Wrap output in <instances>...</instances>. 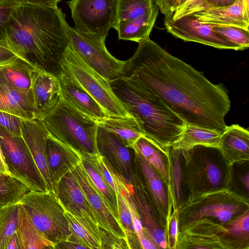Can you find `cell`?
<instances>
[{"mask_svg":"<svg viewBox=\"0 0 249 249\" xmlns=\"http://www.w3.org/2000/svg\"><path fill=\"white\" fill-rule=\"evenodd\" d=\"M16 233L21 249H55V244L36 228L20 204Z\"/></svg>","mask_w":249,"mask_h":249,"instance_id":"cell-28","label":"cell"},{"mask_svg":"<svg viewBox=\"0 0 249 249\" xmlns=\"http://www.w3.org/2000/svg\"><path fill=\"white\" fill-rule=\"evenodd\" d=\"M32 90L35 118L41 120L53 109L62 97L58 77L37 70L34 74Z\"/></svg>","mask_w":249,"mask_h":249,"instance_id":"cell-18","label":"cell"},{"mask_svg":"<svg viewBox=\"0 0 249 249\" xmlns=\"http://www.w3.org/2000/svg\"><path fill=\"white\" fill-rule=\"evenodd\" d=\"M28 191L27 186L16 178L0 175V207L18 202Z\"/></svg>","mask_w":249,"mask_h":249,"instance_id":"cell-34","label":"cell"},{"mask_svg":"<svg viewBox=\"0 0 249 249\" xmlns=\"http://www.w3.org/2000/svg\"><path fill=\"white\" fill-rule=\"evenodd\" d=\"M0 111L7 112L24 120L35 119L32 90L25 92L9 85L0 71Z\"/></svg>","mask_w":249,"mask_h":249,"instance_id":"cell-22","label":"cell"},{"mask_svg":"<svg viewBox=\"0 0 249 249\" xmlns=\"http://www.w3.org/2000/svg\"><path fill=\"white\" fill-rule=\"evenodd\" d=\"M193 0H177L174 13L179 11Z\"/></svg>","mask_w":249,"mask_h":249,"instance_id":"cell-49","label":"cell"},{"mask_svg":"<svg viewBox=\"0 0 249 249\" xmlns=\"http://www.w3.org/2000/svg\"><path fill=\"white\" fill-rule=\"evenodd\" d=\"M17 3L15 0H0V6L12 7Z\"/></svg>","mask_w":249,"mask_h":249,"instance_id":"cell-50","label":"cell"},{"mask_svg":"<svg viewBox=\"0 0 249 249\" xmlns=\"http://www.w3.org/2000/svg\"><path fill=\"white\" fill-rule=\"evenodd\" d=\"M217 148L229 165L249 160V132L237 124L227 126Z\"/></svg>","mask_w":249,"mask_h":249,"instance_id":"cell-21","label":"cell"},{"mask_svg":"<svg viewBox=\"0 0 249 249\" xmlns=\"http://www.w3.org/2000/svg\"><path fill=\"white\" fill-rule=\"evenodd\" d=\"M109 83L130 114L142 122L145 137L164 150L179 138L185 123L156 93L127 76Z\"/></svg>","mask_w":249,"mask_h":249,"instance_id":"cell-3","label":"cell"},{"mask_svg":"<svg viewBox=\"0 0 249 249\" xmlns=\"http://www.w3.org/2000/svg\"><path fill=\"white\" fill-rule=\"evenodd\" d=\"M69 25L56 6L17 3L6 24L8 47L36 69L58 76L69 46Z\"/></svg>","mask_w":249,"mask_h":249,"instance_id":"cell-2","label":"cell"},{"mask_svg":"<svg viewBox=\"0 0 249 249\" xmlns=\"http://www.w3.org/2000/svg\"><path fill=\"white\" fill-rule=\"evenodd\" d=\"M37 70L20 58L0 66V71L7 82L13 88L25 92L32 90L34 74Z\"/></svg>","mask_w":249,"mask_h":249,"instance_id":"cell-31","label":"cell"},{"mask_svg":"<svg viewBox=\"0 0 249 249\" xmlns=\"http://www.w3.org/2000/svg\"><path fill=\"white\" fill-rule=\"evenodd\" d=\"M55 249H77L86 248L84 246L79 244L70 241L66 240L56 244Z\"/></svg>","mask_w":249,"mask_h":249,"instance_id":"cell-46","label":"cell"},{"mask_svg":"<svg viewBox=\"0 0 249 249\" xmlns=\"http://www.w3.org/2000/svg\"><path fill=\"white\" fill-rule=\"evenodd\" d=\"M167 149H163L152 140L143 136L138 140L133 150L139 154L153 167L167 185L170 195L173 199Z\"/></svg>","mask_w":249,"mask_h":249,"instance_id":"cell-25","label":"cell"},{"mask_svg":"<svg viewBox=\"0 0 249 249\" xmlns=\"http://www.w3.org/2000/svg\"><path fill=\"white\" fill-rule=\"evenodd\" d=\"M12 7L0 6V45L8 48L6 28Z\"/></svg>","mask_w":249,"mask_h":249,"instance_id":"cell-42","label":"cell"},{"mask_svg":"<svg viewBox=\"0 0 249 249\" xmlns=\"http://www.w3.org/2000/svg\"><path fill=\"white\" fill-rule=\"evenodd\" d=\"M18 202L0 208V249H6L7 242L16 232Z\"/></svg>","mask_w":249,"mask_h":249,"instance_id":"cell-35","label":"cell"},{"mask_svg":"<svg viewBox=\"0 0 249 249\" xmlns=\"http://www.w3.org/2000/svg\"><path fill=\"white\" fill-rule=\"evenodd\" d=\"M167 31L185 41H192L219 49L239 50L238 47L219 36L213 30V24L199 21L193 15L174 20L164 19Z\"/></svg>","mask_w":249,"mask_h":249,"instance_id":"cell-13","label":"cell"},{"mask_svg":"<svg viewBox=\"0 0 249 249\" xmlns=\"http://www.w3.org/2000/svg\"><path fill=\"white\" fill-rule=\"evenodd\" d=\"M119 0H70L74 28L81 32L107 37L117 21Z\"/></svg>","mask_w":249,"mask_h":249,"instance_id":"cell-11","label":"cell"},{"mask_svg":"<svg viewBox=\"0 0 249 249\" xmlns=\"http://www.w3.org/2000/svg\"><path fill=\"white\" fill-rule=\"evenodd\" d=\"M236 0H194L179 11L173 14L172 19L174 20L184 16L208 8H221L231 6Z\"/></svg>","mask_w":249,"mask_h":249,"instance_id":"cell-39","label":"cell"},{"mask_svg":"<svg viewBox=\"0 0 249 249\" xmlns=\"http://www.w3.org/2000/svg\"><path fill=\"white\" fill-rule=\"evenodd\" d=\"M225 226L230 249H249V210Z\"/></svg>","mask_w":249,"mask_h":249,"instance_id":"cell-32","label":"cell"},{"mask_svg":"<svg viewBox=\"0 0 249 249\" xmlns=\"http://www.w3.org/2000/svg\"><path fill=\"white\" fill-rule=\"evenodd\" d=\"M0 175H11L0 147Z\"/></svg>","mask_w":249,"mask_h":249,"instance_id":"cell-48","label":"cell"},{"mask_svg":"<svg viewBox=\"0 0 249 249\" xmlns=\"http://www.w3.org/2000/svg\"><path fill=\"white\" fill-rule=\"evenodd\" d=\"M56 196L66 211L73 215L102 246L101 228L71 172L58 182Z\"/></svg>","mask_w":249,"mask_h":249,"instance_id":"cell-12","label":"cell"},{"mask_svg":"<svg viewBox=\"0 0 249 249\" xmlns=\"http://www.w3.org/2000/svg\"><path fill=\"white\" fill-rule=\"evenodd\" d=\"M65 214L71 232L67 240L81 245L86 249H102L99 242L73 215L66 211Z\"/></svg>","mask_w":249,"mask_h":249,"instance_id":"cell-36","label":"cell"},{"mask_svg":"<svg viewBox=\"0 0 249 249\" xmlns=\"http://www.w3.org/2000/svg\"><path fill=\"white\" fill-rule=\"evenodd\" d=\"M135 162L144 183V189L164 229L174 209L167 185L153 167L134 151Z\"/></svg>","mask_w":249,"mask_h":249,"instance_id":"cell-14","label":"cell"},{"mask_svg":"<svg viewBox=\"0 0 249 249\" xmlns=\"http://www.w3.org/2000/svg\"><path fill=\"white\" fill-rule=\"evenodd\" d=\"M58 78L62 97L70 105L97 121L108 117L99 104L73 78L62 71Z\"/></svg>","mask_w":249,"mask_h":249,"instance_id":"cell-20","label":"cell"},{"mask_svg":"<svg viewBox=\"0 0 249 249\" xmlns=\"http://www.w3.org/2000/svg\"><path fill=\"white\" fill-rule=\"evenodd\" d=\"M99 124L115 135L126 147L133 149L138 140L145 136L142 122L133 116L129 117H107Z\"/></svg>","mask_w":249,"mask_h":249,"instance_id":"cell-24","label":"cell"},{"mask_svg":"<svg viewBox=\"0 0 249 249\" xmlns=\"http://www.w3.org/2000/svg\"><path fill=\"white\" fill-rule=\"evenodd\" d=\"M18 3H27L47 6H56L60 0H15Z\"/></svg>","mask_w":249,"mask_h":249,"instance_id":"cell-45","label":"cell"},{"mask_svg":"<svg viewBox=\"0 0 249 249\" xmlns=\"http://www.w3.org/2000/svg\"><path fill=\"white\" fill-rule=\"evenodd\" d=\"M6 249H21L19 239L16 232L9 239Z\"/></svg>","mask_w":249,"mask_h":249,"instance_id":"cell-47","label":"cell"},{"mask_svg":"<svg viewBox=\"0 0 249 249\" xmlns=\"http://www.w3.org/2000/svg\"><path fill=\"white\" fill-rule=\"evenodd\" d=\"M23 120L13 114L0 111V125L13 135L21 136Z\"/></svg>","mask_w":249,"mask_h":249,"instance_id":"cell-40","label":"cell"},{"mask_svg":"<svg viewBox=\"0 0 249 249\" xmlns=\"http://www.w3.org/2000/svg\"><path fill=\"white\" fill-rule=\"evenodd\" d=\"M41 121L53 136L81 155L98 153V121L74 108L62 97Z\"/></svg>","mask_w":249,"mask_h":249,"instance_id":"cell-6","label":"cell"},{"mask_svg":"<svg viewBox=\"0 0 249 249\" xmlns=\"http://www.w3.org/2000/svg\"><path fill=\"white\" fill-rule=\"evenodd\" d=\"M178 210H174L164 229L167 249H176L178 236Z\"/></svg>","mask_w":249,"mask_h":249,"instance_id":"cell-41","label":"cell"},{"mask_svg":"<svg viewBox=\"0 0 249 249\" xmlns=\"http://www.w3.org/2000/svg\"><path fill=\"white\" fill-rule=\"evenodd\" d=\"M159 8L154 3L152 8L142 16L130 20L117 23L113 28L119 39L140 42L149 35L155 24Z\"/></svg>","mask_w":249,"mask_h":249,"instance_id":"cell-26","label":"cell"},{"mask_svg":"<svg viewBox=\"0 0 249 249\" xmlns=\"http://www.w3.org/2000/svg\"><path fill=\"white\" fill-rule=\"evenodd\" d=\"M18 202L36 228L55 245L68 240L71 232L65 210L54 194L28 191Z\"/></svg>","mask_w":249,"mask_h":249,"instance_id":"cell-8","label":"cell"},{"mask_svg":"<svg viewBox=\"0 0 249 249\" xmlns=\"http://www.w3.org/2000/svg\"><path fill=\"white\" fill-rule=\"evenodd\" d=\"M213 30L220 37L235 45L239 50L249 47V30L245 28L229 25H215Z\"/></svg>","mask_w":249,"mask_h":249,"instance_id":"cell-38","label":"cell"},{"mask_svg":"<svg viewBox=\"0 0 249 249\" xmlns=\"http://www.w3.org/2000/svg\"><path fill=\"white\" fill-rule=\"evenodd\" d=\"M69 46L85 62L108 80L123 76L125 61L116 58L105 45L106 37L84 33L70 26Z\"/></svg>","mask_w":249,"mask_h":249,"instance_id":"cell-9","label":"cell"},{"mask_svg":"<svg viewBox=\"0 0 249 249\" xmlns=\"http://www.w3.org/2000/svg\"><path fill=\"white\" fill-rule=\"evenodd\" d=\"M223 132L185 124L179 138L171 147L188 150L196 145L217 147Z\"/></svg>","mask_w":249,"mask_h":249,"instance_id":"cell-29","label":"cell"},{"mask_svg":"<svg viewBox=\"0 0 249 249\" xmlns=\"http://www.w3.org/2000/svg\"><path fill=\"white\" fill-rule=\"evenodd\" d=\"M181 150L188 196L229 189L232 165L217 147L196 145Z\"/></svg>","mask_w":249,"mask_h":249,"instance_id":"cell-4","label":"cell"},{"mask_svg":"<svg viewBox=\"0 0 249 249\" xmlns=\"http://www.w3.org/2000/svg\"><path fill=\"white\" fill-rule=\"evenodd\" d=\"M248 210L249 198L229 189L190 194L178 209V231L204 218L225 225Z\"/></svg>","mask_w":249,"mask_h":249,"instance_id":"cell-5","label":"cell"},{"mask_svg":"<svg viewBox=\"0 0 249 249\" xmlns=\"http://www.w3.org/2000/svg\"><path fill=\"white\" fill-rule=\"evenodd\" d=\"M190 15H194L201 22L235 26L249 30V12L245 8L243 0H236L228 7L206 8Z\"/></svg>","mask_w":249,"mask_h":249,"instance_id":"cell-23","label":"cell"},{"mask_svg":"<svg viewBox=\"0 0 249 249\" xmlns=\"http://www.w3.org/2000/svg\"><path fill=\"white\" fill-rule=\"evenodd\" d=\"M167 150L174 207L178 210L188 196L184 179L183 159L181 149H174L170 146Z\"/></svg>","mask_w":249,"mask_h":249,"instance_id":"cell-30","label":"cell"},{"mask_svg":"<svg viewBox=\"0 0 249 249\" xmlns=\"http://www.w3.org/2000/svg\"><path fill=\"white\" fill-rule=\"evenodd\" d=\"M61 68L62 71L73 78L99 104L107 116H132L113 91L109 81L81 59L69 45L64 53Z\"/></svg>","mask_w":249,"mask_h":249,"instance_id":"cell-7","label":"cell"},{"mask_svg":"<svg viewBox=\"0 0 249 249\" xmlns=\"http://www.w3.org/2000/svg\"></svg>","mask_w":249,"mask_h":249,"instance_id":"cell-51","label":"cell"},{"mask_svg":"<svg viewBox=\"0 0 249 249\" xmlns=\"http://www.w3.org/2000/svg\"><path fill=\"white\" fill-rule=\"evenodd\" d=\"M117 192L119 220L124 232L128 249L141 248L138 238L134 231L131 213L127 200V194Z\"/></svg>","mask_w":249,"mask_h":249,"instance_id":"cell-33","label":"cell"},{"mask_svg":"<svg viewBox=\"0 0 249 249\" xmlns=\"http://www.w3.org/2000/svg\"><path fill=\"white\" fill-rule=\"evenodd\" d=\"M71 172L86 197L100 227L126 242L121 225L110 211L97 191L86 172L82 161Z\"/></svg>","mask_w":249,"mask_h":249,"instance_id":"cell-15","label":"cell"},{"mask_svg":"<svg viewBox=\"0 0 249 249\" xmlns=\"http://www.w3.org/2000/svg\"><path fill=\"white\" fill-rule=\"evenodd\" d=\"M46 154L49 171L57 194L58 182L82 161L81 155L50 133L46 141Z\"/></svg>","mask_w":249,"mask_h":249,"instance_id":"cell-19","label":"cell"},{"mask_svg":"<svg viewBox=\"0 0 249 249\" xmlns=\"http://www.w3.org/2000/svg\"><path fill=\"white\" fill-rule=\"evenodd\" d=\"M0 147L12 176L26 185L29 191H48L22 136L13 135L0 125Z\"/></svg>","mask_w":249,"mask_h":249,"instance_id":"cell-10","label":"cell"},{"mask_svg":"<svg viewBox=\"0 0 249 249\" xmlns=\"http://www.w3.org/2000/svg\"><path fill=\"white\" fill-rule=\"evenodd\" d=\"M98 153L109 163L114 170L127 183L133 177L131 151L113 134L99 124L96 135Z\"/></svg>","mask_w":249,"mask_h":249,"instance_id":"cell-17","label":"cell"},{"mask_svg":"<svg viewBox=\"0 0 249 249\" xmlns=\"http://www.w3.org/2000/svg\"><path fill=\"white\" fill-rule=\"evenodd\" d=\"M19 58L10 49L0 45V66L13 62Z\"/></svg>","mask_w":249,"mask_h":249,"instance_id":"cell-44","label":"cell"},{"mask_svg":"<svg viewBox=\"0 0 249 249\" xmlns=\"http://www.w3.org/2000/svg\"><path fill=\"white\" fill-rule=\"evenodd\" d=\"M154 4L153 0H119L117 23L138 18L152 8Z\"/></svg>","mask_w":249,"mask_h":249,"instance_id":"cell-37","label":"cell"},{"mask_svg":"<svg viewBox=\"0 0 249 249\" xmlns=\"http://www.w3.org/2000/svg\"><path fill=\"white\" fill-rule=\"evenodd\" d=\"M153 1L164 15V19L172 18L177 0H153Z\"/></svg>","mask_w":249,"mask_h":249,"instance_id":"cell-43","label":"cell"},{"mask_svg":"<svg viewBox=\"0 0 249 249\" xmlns=\"http://www.w3.org/2000/svg\"><path fill=\"white\" fill-rule=\"evenodd\" d=\"M49 132L38 119L23 120L21 136L25 142L39 170L48 191L56 196V190L52 178L46 158V141Z\"/></svg>","mask_w":249,"mask_h":249,"instance_id":"cell-16","label":"cell"},{"mask_svg":"<svg viewBox=\"0 0 249 249\" xmlns=\"http://www.w3.org/2000/svg\"><path fill=\"white\" fill-rule=\"evenodd\" d=\"M96 154H82V163L107 207L119 222L116 193L104 178L98 165Z\"/></svg>","mask_w":249,"mask_h":249,"instance_id":"cell-27","label":"cell"},{"mask_svg":"<svg viewBox=\"0 0 249 249\" xmlns=\"http://www.w3.org/2000/svg\"><path fill=\"white\" fill-rule=\"evenodd\" d=\"M138 44L135 53L125 61L123 76L156 93L185 124L223 132L231 101L223 85L210 82L149 36Z\"/></svg>","mask_w":249,"mask_h":249,"instance_id":"cell-1","label":"cell"}]
</instances>
